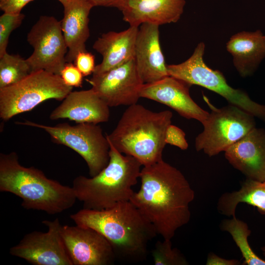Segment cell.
I'll use <instances>...</instances> for the list:
<instances>
[{
    "label": "cell",
    "mask_w": 265,
    "mask_h": 265,
    "mask_svg": "<svg viewBox=\"0 0 265 265\" xmlns=\"http://www.w3.org/2000/svg\"><path fill=\"white\" fill-rule=\"evenodd\" d=\"M191 85L181 80L168 76L153 82L143 83L139 96L166 105L183 117L195 119L202 123L207 119L209 112L192 99L189 94Z\"/></svg>",
    "instance_id": "14"
},
{
    "label": "cell",
    "mask_w": 265,
    "mask_h": 265,
    "mask_svg": "<svg viewBox=\"0 0 265 265\" xmlns=\"http://www.w3.org/2000/svg\"><path fill=\"white\" fill-rule=\"evenodd\" d=\"M226 159L246 179L265 181V130L255 127L225 152Z\"/></svg>",
    "instance_id": "16"
},
{
    "label": "cell",
    "mask_w": 265,
    "mask_h": 265,
    "mask_svg": "<svg viewBox=\"0 0 265 265\" xmlns=\"http://www.w3.org/2000/svg\"><path fill=\"white\" fill-rule=\"evenodd\" d=\"M16 124L42 129L50 135L53 143L75 151L86 162L90 177L99 174L109 161L110 144L98 124L82 123L71 125L65 122L49 126L28 120Z\"/></svg>",
    "instance_id": "7"
},
{
    "label": "cell",
    "mask_w": 265,
    "mask_h": 265,
    "mask_svg": "<svg viewBox=\"0 0 265 265\" xmlns=\"http://www.w3.org/2000/svg\"><path fill=\"white\" fill-rule=\"evenodd\" d=\"M74 62L83 76H87L93 74L96 67L95 56L87 51L79 53Z\"/></svg>",
    "instance_id": "29"
},
{
    "label": "cell",
    "mask_w": 265,
    "mask_h": 265,
    "mask_svg": "<svg viewBox=\"0 0 265 265\" xmlns=\"http://www.w3.org/2000/svg\"><path fill=\"white\" fill-rule=\"evenodd\" d=\"M221 229L229 233L239 248L244 259V265H265V261L255 254L249 245L248 238L251 233L246 223L236 216L225 219Z\"/></svg>",
    "instance_id": "23"
},
{
    "label": "cell",
    "mask_w": 265,
    "mask_h": 265,
    "mask_svg": "<svg viewBox=\"0 0 265 265\" xmlns=\"http://www.w3.org/2000/svg\"><path fill=\"white\" fill-rule=\"evenodd\" d=\"M94 6L117 8L121 11L128 0H88Z\"/></svg>",
    "instance_id": "32"
},
{
    "label": "cell",
    "mask_w": 265,
    "mask_h": 265,
    "mask_svg": "<svg viewBox=\"0 0 265 265\" xmlns=\"http://www.w3.org/2000/svg\"><path fill=\"white\" fill-rule=\"evenodd\" d=\"M61 233L73 265H109L116 260L109 242L92 228L62 225Z\"/></svg>",
    "instance_id": "13"
},
{
    "label": "cell",
    "mask_w": 265,
    "mask_h": 265,
    "mask_svg": "<svg viewBox=\"0 0 265 265\" xmlns=\"http://www.w3.org/2000/svg\"><path fill=\"white\" fill-rule=\"evenodd\" d=\"M109 107L92 88L72 91L51 112L49 118L52 120L68 119L77 123L98 124L109 120Z\"/></svg>",
    "instance_id": "17"
},
{
    "label": "cell",
    "mask_w": 265,
    "mask_h": 265,
    "mask_svg": "<svg viewBox=\"0 0 265 265\" xmlns=\"http://www.w3.org/2000/svg\"><path fill=\"white\" fill-rule=\"evenodd\" d=\"M210 106L211 111L202 123L203 131L195 139L197 151H203L209 157L216 156L256 127L255 117L235 106Z\"/></svg>",
    "instance_id": "9"
},
{
    "label": "cell",
    "mask_w": 265,
    "mask_h": 265,
    "mask_svg": "<svg viewBox=\"0 0 265 265\" xmlns=\"http://www.w3.org/2000/svg\"><path fill=\"white\" fill-rule=\"evenodd\" d=\"M171 240L158 241L152 252L155 265H187L186 259L176 248L173 247Z\"/></svg>",
    "instance_id": "25"
},
{
    "label": "cell",
    "mask_w": 265,
    "mask_h": 265,
    "mask_svg": "<svg viewBox=\"0 0 265 265\" xmlns=\"http://www.w3.org/2000/svg\"><path fill=\"white\" fill-rule=\"evenodd\" d=\"M76 225L92 228L111 245L116 259L137 262L147 256L149 243L157 235L153 225L130 201L103 210L86 209L70 215Z\"/></svg>",
    "instance_id": "2"
},
{
    "label": "cell",
    "mask_w": 265,
    "mask_h": 265,
    "mask_svg": "<svg viewBox=\"0 0 265 265\" xmlns=\"http://www.w3.org/2000/svg\"><path fill=\"white\" fill-rule=\"evenodd\" d=\"M63 6L69 3L71 0H58Z\"/></svg>",
    "instance_id": "33"
},
{
    "label": "cell",
    "mask_w": 265,
    "mask_h": 265,
    "mask_svg": "<svg viewBox=\"0 0 265 265\" xmlns=\"http://www.w3.org/2000/svg\"><path fill=\"white\" fill-rule=\"evenodd\" d=\"M92 88L109 107L137 104L144 83L134 58L88 80Z\"/></svg>",
    "instance_id": "12"
},
{
    "label": "cell",
    "mask_w": 265,
    "mask_h": 265,
    "mask_svg": "<svg viewBox=\"0 0 265 265\" xmlns=\"http://www.w3.org/2000/svg\"><path fill=\"white\" fill-rule=\"evenodd\" d=\"M42 223L47 227V232L26 234L10 248L9 253L33 265H73L62 239L58 218Z\"/></svg>",
    "instance_id": "11"
},
{
    "label": "cell",
    "mask_w": 265,
    "mask_h": 265,
    "mask_svg": "<svg viewBox=\"0 0 265 265\" xmlns=\"http://www.w3.org/2000/svg\"><path fill=\"white\" fill-rule=\"evenodd\" d=\"M240 263L237 259H227L220 257L217 255L210 253L209 254L207 261V265H238Z\"/></svg>",
    "instance_id": "31"
},
{
    "label": "cell",
    "mask_w": 265,
    "mask_h": 265,
    "mask_svg": "<svg viewBox=\"0 0 265 265\" xmlns=\"http://www.w3.org/2000/svg\"><path fill=\"white\" fill-rule=\"evenodd\" d=\"M60 76L64 82L69 86L78 87L82 85L83 75L72 62L66 63Z\"/></svg>",
    "instance_id": "27"
},
{
    "label": "cell",
    "mask_w": 265,
    "mask_h": 265,
    "mask_svg": "<svg viewBox=\"0 0 265 265\" xmlns=\"http://www.w3.org/2000/svg\"><path fill=\"white\" fill-rule=\"evenodd\" d=\"M0 191L20 197L26 209L50 214L69 209L77 200L72 187L48 178L37 168L22 165L15 152L0 154Z\"/></svg>",
    "instance_id": "3"
},
{
    "label": "cell",
    "mask_w": 265,
    "mask_h": 265,
    "mask_svg": "<svg viewBox=\"0 0 265 265\" xmlns=\"http://www.w3.org/2000/svg\"><path fill=\"white\" fill-rule=\"evenodd\" d=\"M165 141L166 144L176 146L182 150H186L188 147L185 132L171 124L167 129Z\"/></svg>",
    "instance_id": "28"
},
{
    "label": "cell",
    "mask_w": 265,
    "mask_h": 265,
    "mask_svg": "<svg viewBox=\"0 0 265 265\" xmlns=\"http://www.w3.org/2000/svg\"><path fill=\"white\" fill-rule=\"evenodd\" d=\"M73 88L59 75L43 70L32 71L19 82L0 88V117L7 121L48 100L62 101Z\"/></svg>",
    "instance_id": "6"
},
{
    "label": "cell",
    "mask_w": 265,
    "mask_h": 265,
    "mask_svg": "<svg viewBox=\"0 0 265 265\" xmlns=\"http://www.w3.org/2000/svg\"></svg>",
    "instance_id": "35"
},
{
    "label": "cell",
    "mask_w": 265,
    "mask_h": 265,
    "mask_svg": "<svg viewBox=\"0 0 265 265\" xmlns=\"http://www.w3.org/2000/svg\"><path fill=\"white\" fill-rule=\"evenodd\" d=\"M109 143L110 159L107 166L94 177L80 175L73 181L76 197L82 203L83 209H108L130 201L134 192L132 187L140 177L142 164L134 157L121 153Z\"/></svg>",
    "instance_id": "5"
},
{
    "label": "cell",
    "mask_w": 265,
    "mask_h": 265,
    "mask_svg": "<svg viewBox=\"0 0 265 265\" xmlns=\"http://www.w3.org/2000/svg\"><path fill=\"white\" fill-rule=\"evenodd\" d=\"M63 7L61 25L68 48L66 60L72 62L79 53L86 51L85 43L90 36L89 15L93 6L88 0H71Z\"/></svg>",
    "instance_id": "20"
},
{
    "label": "cell",
    "mask_w": 265,
    "mask_h": 265,
    "mask_svg": "<svg viewBox=\"0 0 265 265\" xmlns=\"http://www.w3.org/2000/svg\"><path fill=\"white\" fill-rule=\"evenodd\" d=\"M25 15L23 13H3L0 17V57L7 53L6 49L11 32L21 26Z\"/></svg>",
    "instance_id": "26"
},
{
    "label": "cell",
    "mask_w": 265,
    "mask_h": 265,
    "mask_svg": "<svg viewBox=\"0 0 265 265\" xmlns=\"http://www.w3.org/2000/svg\"><path fill=\"white\" fill-rule=\"evenodd\" d=\"M27 41L33 49L26 59L31 71L43 70L60 75L68 52L61 21L53 16H40L28 33Z\"/></svg>",
    "instance_id": "10"
},
{
    "label": "cell",
    "mask_w": 265,
    "mask_h": 265,
    "mask_svg": "<svg viewBox=\"0 0 265 265\" xmlns=\"http://www.w3.org/2000/svg\"><path fill=\"white\" fill-rule=\"evenodd\" d=\"M139 190L130 201L153 225L157 235L171 240L190 219L195 192L184 175L163 159L143 166Z\"/></svg>",
    "instance_id": "1"
},
{
    "label": "cell",
    "mask_w": 265,
    "mask_h": 265,
    "mask_svg": "<svg viewBox=\"0 0 265 265\" xmlns=\"http://www.w3.org/2000/svg\"><path fill=\"white\" fill-rule=\"evenodd\" d=\"M261 249H262L263 255H264V256H265V246L262 247L261 248Z\"/></svg>",
    "instance_id": "34"
},
{
    "label": "cell",
    "mask_w": 265,
    "mask_h": 265,
    "mask_svg": "<svg viewBox=\"0 0 265 265\" xmlns=\"http://www.w3.org/2000/svg\"><path fill=\"white\" fill-rule=\"evenodd\" d=\"M172 116L170 110L155 112L133 104L106 136L119 152L134 157L142 166L149 165L163 159L165 133Z\"/></svg>",
    "instance_id": "4"
},
{
    "label": "cell",
    "mask_w": 265,
    "mask_h": 265,
    "mask_svg": "<svg viewBox=\"0 0 265 265\" xmlns=\"http://www.w3.org/2000/svg\"><path fill=\"white\" fill-rule=\"evenodd\" d=\"M33 0H0V9L4 13L18 14L27 3Z\"/></svg>",
    "instance_id": "30"
},
{
    "label": "cell",
    "mask_w": 265,
    "mask_h": 265,
    "mask_svg": "<svg viewBox=\"0 0 265 265\" xmlns=\"http://www.w3.org/2000/svg\"><path fill=\"white\" fill-rule=\"evenodd\" d=\"M31 71L26 60L19 54L5 53L0 57V88L19 82Z\"/></svg>",
    "instance_id": "24"
},
{
    "label": "cell",
    "mask_w": 265,
    "mask_h": 265,
    "mask_svg": "<svg viewBox=\"0 0 265 265\" xmlns=\"http://www.w3.org/2000/svg\"><path fill=\"white\" fill-rule=\"evenodd\" d=\"M226 48L239 74L243 78L250 76L265 57V35L260 30L238 33L230 38Z\"/></svg>",
    "instance_id": "21"
},
{
    "label": "cell",
    "mask_w": 265,
    "mask_h": 265,
    "mask_svg": "<svg viewBox=\"0 0 265 265\" xmlns=\"http://www.w3.org/2000/svg\"><path fill=\"white\" fill-rule=\"evenodd\" d=\"M185 0H128L121 10L130 26L176 23L183 13Z\"/></svg>",
    "instance_id": "18"
},
{
    "label": "cell",
    "mask_w": 265,
    "mask_h": 265,
    "mask_svg": "<svg viewBox=\"0 0 265 265\" xmlns=\"http://www.w3.org/2000/svg\"><path fill=\"white\" fill-rule=\"evenodd\" d=\"M205 47L204 43L200 42L186 60L167 65L169 76L210 90L225 98L229 104L265 122V105L252 100L245 92L232 87L221 72L209 67L203 60Z\"/></svg>",
    "instance_id": "8"
},
{
    "label": "cell",
    "mask_w": 265,
    "mask_h": 265,
    "mask_svg": "<svg viewBox=\"0 0 265 265\" xmlns=\"http://www.w3.org/2000/svg\"><path fill=\"white\" fill-rule=\"evenodd\" d=\"M134 59L144 83L153 82L169 76L160 47L159 25L143 23L139 26Z\"/></svg>",
    "instance_id": "15"
},
{
    "label": "cell",
    "mask_w": 265,
    "mask_h": 265,
    "mask_svg": "<svg viewBox=\"0 0 265 265\" xmlns=\"http://www.w3.org/2000/svg\"><path fill=\"white\" fill-rule=\"evenodd\" d=\"M241 203L256 208L260 213L265 215V181L246 179L238 190L222 194L217 208L221 214L235 217L237 206Z\"/></svg>",
    "instance_id": "22"
},
{
    "label": "cell",
    "mask_w": 265,
    "mask_h": 265,
    "mask_svg": "<svg viewBox=\"0 0 265 265\" xmlns=\"http://www.w3.org/2000/svg\"><path fill=\"white\" fill-rule=\"evenodd\" d=\"M138 27L130 26L120 32L109 31L102 34L93 48L103 57L92 75L105 73L134 58L135 43Z\"/></svg>",
    "instance_id": "19"
}]
</instances>
